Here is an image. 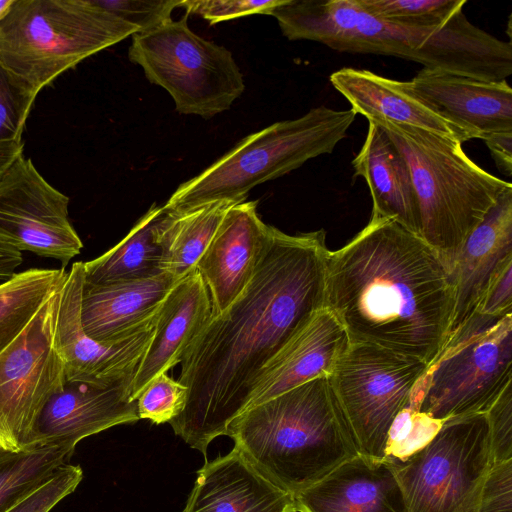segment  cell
Wrapping results in <instances>:
<instances>
[{
  "instance_id": "obj_30",
  "label": "cell",
  "mask_w": 512,
  "mask_h": 512,
  "mask_svg": "<svg viewBox=\"0 0 512 512\" xmlns=\"http://www.w3.org/2000/svg\"><path fill=\"white\" fill-rule=\"evenodd\" d=\"M370 14L384 20L413 27L442 26L466 0H358Z\"/></svg>"
},
{
  "instance_id": "obj_29",
  "label": "cell",
  "mask_w": 512,
  "mask_h": 512,
  "mask_svg": "<svg viewBox=\"0 0 512 512\" xmlns=\"http://www.w3.org/2000/svg\"><path fill=\"white\" fill-rule=\"evenodd\" d=\"M73 448L48 445L0 451V512H6L70 463Z\"/></svg>"
},
{
  "instance_id": "obj_20",
  "label": "cell",
  "mask_w": 512,
  "mask_h": 512,
  "mask_svg": "<svg viewBox=\"0 0 512 512\" xmlns=\"http://www.w3.org/2000/svg\"><path fill=\"white\" fill-rule=\"evenodd\" d=\"M349 344L336 316L326 307L320 309L260 372L246 409L315 378L330 376Z\"/></svg>"
},
{
  "instance_id": "obj_25",
  "label": "cell",
  "mask_w": 512,
  "mask_h": 512,
  "mask_svg": "<svg viewBox=\"0 0 512 512\" xmlns=\"http://www.w3.org/2000/svg\"><path fill=\"white\" fill-rule=\"evenodd\" d=\"M354 176L365 179L374 217L396 220L420 235L419 205L409 168L386 133L368 121L364 143L352 160Z\"/></svg>"
},
{
  "instance_id": "obj_12",
  "label": "cell",
  "mask_w": 512,
  "mask_h": 512,
  "mask_svg": "<svg viewBox=\"0 0 512 512\" xmlns=\"http://www.w3.org/2000/svg\"><path fill=\"white\" fill-rule=\"evenodd\" d=\"M62 286L0 353V451L26 448L45 404L66 382L64 363L55 343Z\"/></svg>"
},
{
  "instance_id": "obj_27",
  "label": "cell",
  "mask_w": 512,
  "mask_h": 512,
  "mask_svg": "<svg viewBox=\"0 0 512 512\" xmlns=\"http://www.w3.org/2000/svg\"><path fill=\"white\" fill-rule=\"evenodd\" d=\"M234 204L217 201L183 213L164 207L166 214L159 231L161 271L178 281L194 270L225 213Z\"/></svg>"
},
{
  "instance_id": "obj_32",
  "label": "cell",
  "mask_w": 512,
  "mask_h": 512,
  "mask_svg": "<svg viewBox=\"0 0 512 512\" xmlns=\"http://www.w3.org/2000/svg\"><path fill=\"white\" fill-rule=\"evenodd\" d=\"M37 94L0 63V142L22 140Z\"/></svg>"
},
{
  "instance_id": "obj_17",
  "label": "cell",
  "mask_w": 512,
  "mask_h": 512,
  "mask_svg": "<svg viewBox=\"0 0 512 512\" xmlns=\"http://www.w3.org/2000/svg\"><path fill=\"white\" fill-rule=\"evenodd\" d=\"M132 380L108 386L67 381L45 404L26 448L62 445L75 449L82 439L116 425L139 420L131 399ZM25 448V449H26Z\"/></svg>"
},
{
  "instance_id": "obj_14",
  "label": "cell",
  "mask_w": 512,
  "mask_h": 512,
  "mask_svg": "<svg viewBox=\"0 0 512 512\" xmlns=\"http://www.w3.org/2000/svg\"><path fill=\"white\" fill-rule=\"evenodd\" d=\"M84 281V262L77 261L68 272L60 293L55 343L64 363L66 380L99 386L133 380L154 335L157 314L128 338L113 344L99 343L87 336L81 323Z\"/></svg>"
},
{
  "instance_id": "obj_37",
  "label": "cell",
  "mask_w": 512,
  "mask_h": 512,
  "mask_svg": "<svg viewBox=\"0 0 512 512\" xmlns=\"http://www.w3.org/2000/svg\"><path fill=\"white\" fill-rule=\"evenodd\" d=\"M492 464L512 459V383L486 412Z\"/></svg>"
},
{
  "instance_id": "obj_39",
  "label": "cell",
  "mask_w": 512,
  "mask_h": 512,
  "mask_svg": "<svg viewBox=\"0 0 512 512\" xmlns=\"http://www.w3.org/2000/svg\"><path fill=\"white\" fill-rule=\"evenodd\" d=\"M476 313L494 317L512 314V261L493 276Z\"/></svg>"
},
{
  "instance_id": "obj_22",
  "label": "cell",
  "mask_w": 512,
  "mask_h": 512,
  "mask_svg": "<svg viewBox=\"0 0 512 512\" xmlns=\"http://www.w3.org/2000/svg\"><path fill=\"white\" fill-rule=\"evenodd\" d=\"M512 261V188L464 242L453 266L455 304L450 335L477 312L493 276Z\"/></svg>"
},
{
  "instance_id": "obj_1",
  "label": "cell",
  "mask_w": 512,
  "mask_h": 512,
  "mask_svg": "<svg viewBox=\"0 0 512 512\" xmlns=\"http://www.w3.org/2000/svg\"><path fill=\"white\" fill-rule=\"evenodd\" d=\"M329 251L323 229L290 235L274 227L250 283L187 349L177 380L187 399L169 424L204 456L246 409L266 364L325 307Z\"/></svg>"
},
{
  "instance_id": "obj_35",
  "label": "cell",
  "mask_w": 512,
  "mask_h": 512,
  "mask_svg": "<svg viewBox=\"0 0 512 512\" xmlns=\"http://www.w3.org/2000/svg\"><path fill=\"white\" fill-rule=\"evenodd\" d=\"M82 478L83 471L80 466L65 464L6 512H50L75 491Z\"/></svg>"
},
{
  "instance_id": "obj_6",
  "label": "cell",
  "mask_w": 512,
  "mask_h": 512,
  "mask_svg": "<svg viewBox=\"0 0 512 512\" xmlns=\"http://www.w3.org/2000/svg\"><path fill=\"white\" fill-rule=\"evenodd\" d=\"M356 113L324 105L248 135L197 176L179 185L164 207L183 213L217 202L245 201L249 191L305 162L330 154L346 137Z\"/></svg>"
},
{
  "instance_id": "obj_13",
  "label": "cell",
  "mask_w": 512,
  "mask_h": 512,
  "mask_svg": "<svg viewBox=\"0 0 512 512\" xmlns=\"http://www.w3.org/2000/svg\"><path fill=\"white\" fill-rule=\"evenodd\" d=\"M69 198L32 160L19 155L0 178V240L19 251L59 260L65 268L83 243L68 218Z\"/></svg>"
},
{
  "instance_id": "obj_3",
  "label": "cell",
  "mask_w": 512,
  "mask_h": 512,
  "mask_svg": "<svg viewBox=\"0 0 512 512\" xmlns=\"http://www.w3.org/2000/svg\"><path fill=\"white\" fill-rule=\"evenodd\" d=\"M298 40L348 53L392 56L487 81L512 74V44L472 24L458 10L439 27L423 28L384 20L358 0H304L294 14Z\"/></svg>"
},
{
  "instance_id": "obj_36",
  "label": "cell",
  "mask_w": 512,
  "mask_h": 512,
  "mask_svg": "<svg viewBox=\"0 0 512 512\" xmlns=\"http://www.w3.org/2000/svg\"><path fill=\"white\" fill-rule=\"evenodd\" d=\"M286 0H185L179 7L186 13L196 14L207 20L211 25L221 21L250 16L253 14L269 15Z\"/></svg>"
},
{
  "instance_id": "obj_2",
  "label": "cell",
  "mask_w": 512,
  "mask_h": 512,
  "mask_svg": "<svg viewBox=\"0 0 512 512\" xmlns=\"http://www.w3.org/2000/svg\"><path fill=\"white\" fill-rule=\"evenodd\" d=\"M451 270L420 236L396 220L371 216L356 236L329 251L325 307L350 342L376 345L428 366L450 336Z\"/></svg>"
},
{
  "instance_id": "obj_11",
  "label": "cell",
  "mask_w": 512,
  "mask_h": 512,
  "mask_svg": "<svg viewBox=\"0 0 512 512\" xmlns=\"http://www.w3.org/2000/svg\"><path fill=\"white\" fill-rule=\"evenodd\" d=\"M427 368L418 358L350 342L329 381L360 454L384 459L390 427Z\"/></svg>"
},
{
  "instance_id": "obj_42",
  "label": "cell",
  "mask_w": 512,
  "mask_h": 512,
  "mask_svg": "<svg viewBox=\"0 0 512 512\" xmlns=\"http://www.w3.org/2000/svg\"><path fill=\"white\" fill-rule=\"evenodd\" d=\"M23 150L22 140L0 142V178Z\"/></svg>"
},
{
  "instance_id": "obj_10",
  "label": "cell",
  "mask_w": 512,
  "mask_h": 512,
  "mask_svg": "<svg viewBox=\"0 0 512 512\" xmlns=\"http://www.w3.org/2000/svg\"><path fill=\"white\" fill-rule=\"evenodd\" d=\"M389 462L409 512H478L492 466L486 413L445 420L424 448Z\"/></svg>"
},
{
  "instance_id": "obj_40",
  "label": "cell",
  "mask_w": 512,
  "mask_h": 512,
  "mask_svg": "<svg viewBox=\"0 0 512 512\" xmlns=\"http://www.w3.org/2000/svg\"><path fill=\"white\" fill-rule=\"evenodd\" d=\"M498 170L511 177L512 174V132L494 134L484 140Z\"/></svg>"
},
{
  "instance_id": "obj_23",
  "label": "cell",
  "mask_w": 512,
  "mask_h": 512,
  "mask_svg": "<svg viewBox=\"0 0 512 512\" xmlns=\"http://www.w3.org/2000/svg\"><path fill=\"white\" fill-rule=\"evenodd\" d=\"M182 512H296L294 496L262 476L235 449L206 462Z\"/></svg>"
},
{
  "instance_id": "obj_5",
  "label": "cell",
  "mask_w": 512,
  "mask_h": 512,
  "mask_svg": "<svg viewBox=\"0 0 512 512\" xmlns=\"http://www.w3.org/2000/svg\"><path fill=\"white\" fill-rule=\"evenodd\" d=\"M370 121L404 158L418 200L421 238L452 272L464 242L511 183L478 166L459 140L410 125Z\"/></svg>"
},
{
  "instance_id": "obj_15",
  "label": "cell",
  "mask_w": 512,
  "mask_h": 512,
  "mask_svg": "<svg viewBox=\"0 0 512 512\" xmlns=\"http://www.w3.org/2000/svg\"><path fill=\"white\" fill-rule=\"evenodd\" d=\"M257 203L242 201L227 210L195 266L213 315L223 313L244 291L272 243L274 227L261 220Z\"/></svg>"
},
{
  "instance_id": "obj_19",
  "label": "cell",
  "mask_w": 512,
  "mask_h": 512,
  "mask_svg": "<svg viewBox=\"0 0 512 512\" xmlns=\"http://www.w3.org/2000/svg\"><path fill=\"white\" fill-rule=\"evenodd\" d=\"M212 315L208 289L195 268L174 284L159 307L154 335L132 380V400L154 378L181 363Z\"/></svg>"
},
{
  "instance_id": "obj_21",
  "label": "cell",
  "mask_w": 512,
  "mask_h": 512,
  "mask_svg": "<svg viewBox=\"0 0 512 512\" xmlns=\"http://www.w3.org/2000/svg\"><path fill=\"white\" fill-rule=\"evenodd\" d=\"M177 281L169 274L102 285L84 281L81 323L102 344L122 341L148 325Z\"/></svg>"
},
{
  "instance_id": "obj_41",
  "label": "cell",
  "mask_w": 512,
  "mask_h": 512,
  "mask_svg": "<svg viewBox=\"0 0 512 512\" xmlns=\"http://www.w3.org/2000/svg\"><path fill=\"white\" fill-rule=\"evenodd\" d=\"M22 262V252L0 240V281L10 280Z\"/></svg>"
},
{
  "instance_id": "obj_26",
  "label": "cell",
  "mask_w": 512,
  "mask_h": 512,
  "mask_svg": "<svg viewBox=\"0 0 512 512\" xmlns=\"http://www.w3.org/2000/svg\"><path fill=\"white\" fill-rule=\"evenodd\" d=\"M165 214L164 206L152 205L118 244L98 258L84 262L85 283L102 285L163 273L159 231Z\"/></svg>"
},
{
  "instance_id": "obj_16",
  "label": "cell",
  "mask_w": 512,
  "mask_h": 512,
  "mask_svg": "<svg viewBox=\"0 0 512 512\" xmlns=\"http://www.w3.org/2000/svg\"><path fill=\"white\" fill-rule=\"evenodd\" d=\"M410 92L466 138L512 132V89L506 80L487 81L423 68L407 81Z\"/></svg>"
},
{
  "instance_id": "obj_7",
  "label": "cell",
  "mask_w": 512,
  "mask_h": 512,
  "mask_svg": "<svg viewBox=\"0 0 512 512\" xmlns=\"http://www.w3.org/2000/svg\"><path fill=\"white\" fill-rule=\"evenodd\" d=\"M138 29L92 0H15L0 23V63L39 93Z\"/></svg>"
},
{
  "instance_id": "obj_4",
  "label": "cell",
  "mask_w": 512,
  "mask_h": 512,
  "mask_svg": "<svg viewBox=\"0 0 512 512\" xmlns=\"http://www.w3.org/2000/svg\"><path fill=\"white\" fill-rule=\"evenodd\" d=\"M226 435L262 476L293 496L359 453L329 376L245 409Z\"/></svg>"
},
{
  "instance_id": "obj_18",
  "label": "cell",
  "mask_w": 512,
  "mask_h": 512,
  "mask_svg": "<svg viewBox=\"0 0 512 512\" xmlns=\"http://www.w3.org/2000/svg\"><path fill=\"white\" fill-rule=\"evenodd\" d=\"M296 512H409L393 467L358 453L294 495Z\"/></svg>"
},
{
  "instance_id": "obj_28",
  "label": "cell",
  "mask_w": 512,
  "mask_h": 512,
  "mask_svg": "<svg viewBox=\"0 0 512 512\" xmlns=\"http://www.w3.org/2000/svg\"><path fill=\"white\" fill-rule=\"evenodd\" d=\"M65 268H31L0 284V353L65 281Z\"/></svg>"
},
{
  "instance_id": "obj_38",
  "label": "cell",
  "mask_w": 512,
  "mask_h": 512,
  "mask_svg": "<svg viewBox=\"0 0 512 512\" xmlns=\"http://www.w3.org/2000/svg\"><path fill=\"white\" fill-rule=\"evenodd\" d=\"M478 512H512V459L492 464L483 483Z\"/></svg>"
},
{
  "instance_id": "obj_33",
  "label": "cell",
  "mask_w": 512,
  "mask_h": 512,
  "mask_svg": "<svg viewBox=\"0 0 512 512\" xmlns=\"http://www.w3.org/2000/svg\"><path fill=\"white\" fill-rule=\"evenodd\" d=\"M187 393V387L166 373L158 375L136 400L139 419L154 424L169 423L183 411Z\"/></svg>"
},
{
  "instance_id": "obj_43",
  "label": "cell",
  "mask_w": 512,
  "mask_h": 512,
  "mask_svg": "<svg viewBox=\"0 0 512 512\" xmlns=\"http://www.w3.org/2000/svg\"><path fill=\"white\" fill-rule=\"evenodd\" d=\"M15 0H0V23L10 12Z\"/></svg>"
},
{
  "instance_id": "obj_9",
  "label": "cell",
  "mask_w": 512,
  "mask_h": 512,
  "mask_svg": "<svg viewBox=\"0 0 512 512\" xmlns=\"http://www.w3.org/2000/svg\"><path fill=\"white\" fill-rule=\"evenodd\" d=\"M188 14L144 33L132 35L131 62L152 84L163 87L181 114L209 119L228 110L245 90L232 53L188 26Z\"/></svg>"
},
{
  "instance_id": "obj_34",
  "label": "cell",
  "mask_w": 512,
  "mask_h": 512,
  "mask_svg": "<svg viewBox=\"0 0 512 512\" xmlns=\"http://www.w3.org/2000/svg\"><path fill=\"white\" fill-rule=\"evenodd\" d=\"M99 8L136 27L138 33L151 31L171 20L180 0H92Z\"/></svg>"
},
{
  "instance_id": "obj_8",
  "label": "cell",
  "mask_w": 512,
  "mask_h": 512,
  "mask_svg": "<svg viewBox=\"0 0 512 512\" xmlns=\"http://www.w3.org/2000/svg\"><path fill=\"white\" fill-rule=\"evenodd\" d=\"M511 383L512 314L475 313L449 336L409 407L439 421L486 413Z\"/></svg>"
},
{
  "instance_id": "obj_24",
  "label": "cell",
  "mask_w": 512,
  "mask_h": 512,
  "mask_svg": "<svg viewBox=\"0 0 512 512\" xmlns=\"http://www.w3.org/2000/svg\"><path fill=\"white\" fill-rule=\"evenodd\" d=\"M333 87L351 104L356 114L368 121L385 120L410 125L444 135L461 143L464 135L439 117L408 89L407 81H398L355 68H341L330 75Z\"/></svg>"
},
{
  "instance_id": "obj_31",
  "label": "cell",
  "mask_w": 512,
  "mask_h": 512,
  "mask_svg": "<svg viewBox=\"0 0 512 512\" xmlns=\"http://www.w3.org/2000/svg\"><path fill=\"white\" fill-rule=\"evenodd\" d=\"M444 421L408 407L392 423L384 459L403 461L424 448L438 433Z\"/></svg>"
}]
</instances>
